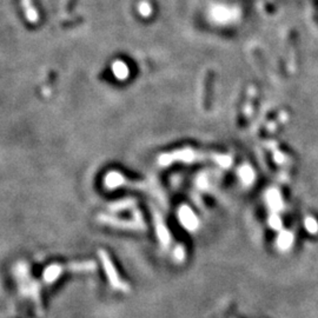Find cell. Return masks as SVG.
I'll return each instance as SVG.
<instances>
[{
	"label": "cell",
	"instance_id": "6da1fadb",
	"mask_svg": "<svg viewBox=\"0 0 318 318\" xmlns=\"http://www.w3.org/2000/svg\"><path fill=\"white\" fill-rule=\"evenodd\" d=\"M23 6L25 14H26L27 19L30 21H35L37 20V12H35L34 7L32 6L31 0H23Z\"/></svg>",
	"mask_w": 318,
	"mask_h": 318
}]
</instances>
